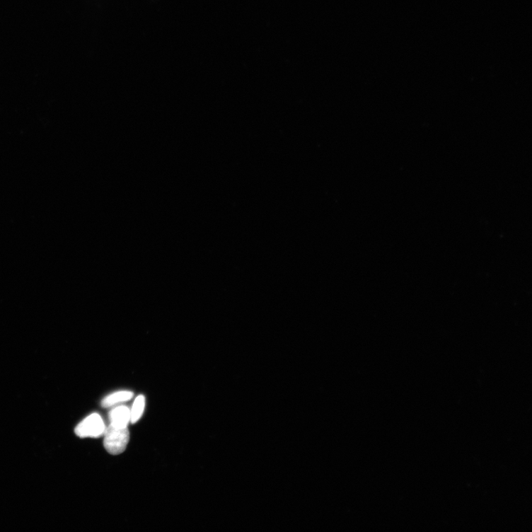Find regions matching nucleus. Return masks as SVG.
Here are the masks:
<instances>
[{"label":"nucleus","instance_id":"obj_1","mask_svg":"<svg viewBox=\"0 0 532 532\" xmlns=\"http://www.w3.org/2000/svg\"><path fill=\"white\" fill-rule=\"evenodd\" d=\"M104 435V446L110 454L116 456L125 451L129 441L127 427L119 428L110 424Z\"/></svg>","mask_w":532,"mask_h":532},{"label":"nucleus","instance_id":"obj_2","mask_svg":"<svg viewBox=\"0 0 532 532\" xmlns=\"http://www.w3.org/2000/svg\"><path fill=\"white\" fill-rule=\"evenodd\" d=\"M105 430L101 415L93 413L76 426L75 434L80 438H99L105 434Z\"/></svg>","mask_w":532,"mask_h":532},{"label":"nucleus","instance_id":"obj_3","mask_svg":"<svg viewBox=\"0 0 532 532\" xmlns=\"http://www.w3.org/2000/svg\"><path fill=\"white\" fill-rule=\"evenodd\" d=\"M110 424L119 428L127 427L130 422V410L124 405L116 407L109 413Z\"/></svg>","mask_w":532,"mask_h":532},{"label":"nucleus","instance_id":"obj_4","mask_svg":"<svg viewBox=\"0 0 532 532\" xmlns=\"http://www.w3.org/2000/svg\"><path fill=\"white\" fill-rule=\"evenodd\" d=\"M133 395H134V394H133V393L131 391L115 392L106 396L103 399L102 402V406L105 408H108L115 405H117L122 403L130 400V399L132 398Z\"/></svg>","mask_w":532,"mask_h":532},{"label":"nucleus","instance_id":"obj_5","mask_svg":"<svg viewBox=\"0 0 532 532\" xmlns=\"http://www.w3.org/2000/svg\"><path fill=\"white\" fill-rule=\"evenodd\" d=\"M145 408V397L142 395H139L133 403L130 410V422L135 424L142 417Z\"/></svg>","mask_w":532,"mask_h":532}]
</instances>
